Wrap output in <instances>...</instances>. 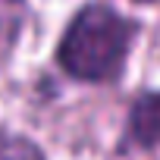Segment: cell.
<instances>
[{
	"instance_id": "obj_3",
	"label": "cell",
	"mask_w": 160,
	"mask_h": 160,
	"mask_svg": "<svg viewBox=\"0 0 160 160\" xmlns=\"http://www.w3.org/2000/svg\"><path fill=\"white\" fill-rule=\"evenodd\" d=\"M0 160H47V157L32 138L0 126Z\"/></svg>"
},
{
	"instance_id": "obj_2",
	"label": "cell",
	"mask_w": 160,
	"mask_h": 160,
	"mask_svg": "<svg viewBox=\"0 0 160 160\" xmlns=\"http://www.w3.org/2000/svg\"><path fill=\"white\" fill-rule=\"evenodd\" d=\"M126 148L157 151L160 148V91H141L126 116Z\"/></svg>"
},
{
	"instance_id": "obj_1",
	"label": "cell",
	"mask_w": 160,
	"mask_h": 160,
	"mask_svg": "<svg viewBox=\"0 0 160 160\" xmlns=\"http://www.w3.org/2000/svg\"><path fill=\"white\" fill-rule=\"evenodd\" d=\"M138 25L107 3H85L57 44V66L88 85H110L122 75Z\"/></svg>"
},
{
	"instance_id": "obj_4",
	"label": "cell",
	"mask_w": 160,
	"mask_h": 160,
	"mask_svg": "<svg viewBox=\"0 0 160 160\" xmlns=\"http://www.w3.org/2000/svg\"><path fill=\"white\" fill-rule=\"evenodd\" d=\"M132 3H160V0H132Z\"/></svg>"
}]
</instances>
